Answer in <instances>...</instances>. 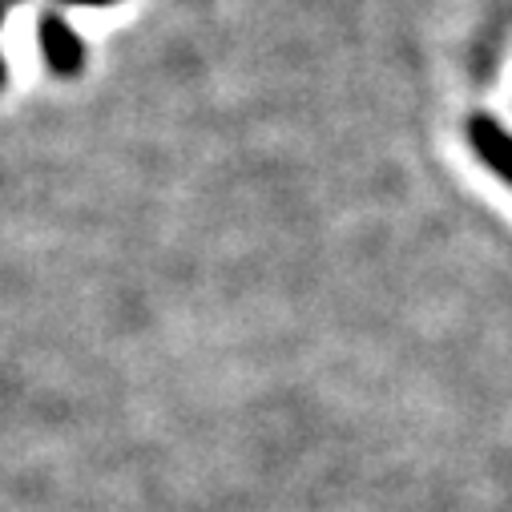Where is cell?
<instances>
[{
  "instance_id": "2",
  "label": "cell",
  "mask_w": 512,
  "mask_h": 512,
  "mask_svg": "<svg viewBox=\"0 0 512 512\" xmlns=\"http://www.w3.org/2000/svg\"><path fill=\"white\" fill-rule=\"evenodd\" d=\"M468 138H472V146H476V154L500 174V178H508L512 182V134H504L496 121H488V117H472V125H468Z\"/></svg>"
},
{
  "instance_id": "4",
  "label": "cell",
  "mask_w": 512,
  "mask_h": 512,
  "mask_svg": "<svg viewBox=\"0 0 512 512\" xmlns=\"http://www.w3.org/2000/svg\"><path fill=\"white\" fill-rule=\"evenodd\" d=\"M0 17H5V9H0ZM0 81H5V65H0Z\"/></svg>"
},
{
  "instance_id": "1",
  "label": "cell",
  "mask_w": 512,
  "mask_h": 512,
  "mask_svg": "<svg viewBox=\"0 0 512 512\" xmlns=\"http://www.w3.org/2000/svg\"><path fill=\"white\" fill-rule=\"evenodd\" d=\"M37 45H41V57H45V65L53 69V73H61V77H73L81 65H85V45H81V37H77V29L69 25V21H61V17H41V25H37Z\"/></svg>"
},
{
  "instance_id": "3",
  "label": "cell",
  "mask_w": 512,
  "mask_h": 512,
  "mask_svg": "<svg viewBox=\"0 0 512 512\" xmlns=\"http://www.w3.org/2000/svg\"><path fill=\"white\" fill-rule=\"evenodd\" d=\"M61 5H113V0H61Z\"/></svg>"
}]
</instances>
